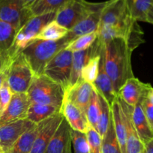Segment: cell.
<instances>
[{
  "label": "cell",
  "mask_w": 153,
  "mask_h": 153,
  "mask_svg": "<svg viewBox=\"0 0 153 153\" xmlns=\"http://www.w3.org/2000/svg\"><path fill=\"white\" fill-rule=\"evenodd\" d=\"M102 43L98 37L95 42L89 48L85 50L73 52L70 87L74 85L81 79L80 75L82 68L90 61L91 58L100 53Z\"/></svg>",
  "instance_id": "cell-15"
},
{
  "label": "cell",
  "mask_w": 153,
  "mask_h": 153,
  "mask_svg": "<svg viewBox=\"0 0 153 153\" xmlns=\"http://www.w3.org/2000/svg\"><path fill=\"white\" fill-rule=\"evenodd\" d=\"M152 88L148 83H143L134 76L128 79L118 91L117 96L126 105L134 108L147 98L148 92Z\"/></svg>",
  "instance_id": "cell-11"
},
{
  "label": "cell",
  "mask_w": 153,
  "mask_h": 153,
  "mask_svg": "<svg viewBox=\"0 0 153 153\" xmlns=\"http://www.w3.org/2000/svg\"><path fill=\"white\" fill-rule=\"evenodd\" d=\"M111 116L115 128L116 134L122 153H125L127 141V127H126L125 115L123 111L118 97L115 99L110 105Z\"/></svg>",
  "instance_id": "cell-19"
},
{
  "label": "cell",
  "mask_w": 153,
  "mask_h": 153,
  "mask_svg": "<svg viewBox=\"0 0 153 153\" xmlns=\"http://www.w3.org/2000/svg\"><path fill=\"white\" fill-rule=\"evenodd\" d=\"M69 30L63 27L56 20L52 21L40 31L34 40L56 41L65 37Z\"/></svg>",
  "instance_id": "cell-27"
},
{
  "label": "cell",
  "mask_w": 153,
  "mask_h": 153,
  "mask_svg": "<svg viewBox=\"0 0 153 153\" xmlns=\"http://www.w3.org/2000/svg\"><path fill=\"white\" fill-rule=\"evenodd\" d=\"M105 4L106 1L91 2L86 0H68L56 12L55 20L70 30L90 13L103 8Z\"/></svg>",
  "instance_id": "cell-5"
},
{
  "label": "cell",
  "mask_w": 153,
  "mask_h": 153,
  "mask_svg": "<svg viewBox=\"0 0 153 153\" xmlns=\"http://www.w3.org/2000/svg\"><path fill=\"white\" fill-rule=\"evenodd\" d=\"M98 37V31H94L89 34L80 36L69 43L68 46H67V49H70L73 52L85 50L89 48L95 42Z\"/></svg>",
  "instance_id": "cell-34"
},
{
  "label": "cell",
  "mask_w": 153,
  "mask_h": 153,
  "mask_svg": "<svg viewBox=\"0 0 153 153\" xmlns=\"http://www.w3.org/2000/svg\"><path fill=\"white\" fill-rule=\"evenodd\" d=\"M34 73L22 52L13 56L8 69L7 83L13 94L27 93Z\"/></svg>",
  "instance_id": "cell-6"
},
{
  "label": "cell",
  "mask_w": 153,
  "mask_h": 153,
  "mask_svg": "<svg viewBox=\"0 0 153 153\" xmlns=\"http://www.w3.org/2000/svg\"><path fill=\"white\" fill-rule=\"evenodd\" d=\"M146 22L153 25V3H152V7H151V9H150L149 12H148Z\"/></svg>",
  "instance_id": "cell-41"
},
{
  "label": "cell",
  "mask_w": 153,
  "mask_h": 153,
  "mask_svg": "<svg viewBox=\"0 0 153 153\" xmlns=\"http://www.w3.org/2000/svg\"><path fill=\"white\" fill-rule=\"evenodd\" d=\"M72 61L73 52L65 48L58 52L48 62L44 70V74L67 90L70 87Z\"/></svg>",
  "instance_id": "cell-8"
},
{
  "label": "cell",
  "mask_w": 153,
  "mask_h": 153,
  "mask_svg": "<svg viewBox=\"0 0 153 153\" xmlns=\"http://www.w3.org/2000/svg\"><path fill=\"white\" fill-rule=\"evenodd\" d=\"M92 90V85L80 79L74 85L65 90L64 99L76 106L86 114Z\"/></svg>",
  "instance_id": "cell-17"
},
{
  "label": "cell",
  "mask_w": 153,
  "mask_h": 153,
  "mask_svg": "<svg viewBox=\"0 0 153 153\" xmlns=\"http://www.w3.org/2000/svg\"><path fill=\"white\" fill-rule=\"evenodd\" d=\"M44 153H72L71 128L63 119Z\"/></svg>",
  "instance_id": "cell-16"
},
{
  "label": "cell",
  "mask_w": 153,
  "mask_h": 153,
  "mask_svg": "<svg viewBox=\"0 0 153 153\" xmlns=\"http://www.w3.org/2000/svg\"><path fill=\"white\" fill-rule=\"evenodd\" d=\"M99 100H100V114H99L98 120L96 131H98L100 136L103 137L105 133L107 131L109 127L110 122L111 119V109L106 99L98 93Z\"/></svg>",
  "instance_id": "cell-29"
},
{
  "label": "cell",
  "mask_w": 153,
  "mask_h": 153,
  "mask_svg": "<svg viewBox=\"0 0 153 153\" xmlns=\"http://www.w3.org/2000/svg\"><path fill=\"white\" fill-rule=\"evenodd\" d=\"M13 93L10 91L7 80L4 82L0 89V116L2 114L11 100Z\"/></svg>",
  "instance_id": "cell-37"
},
{
  "label": "cell",
  "mask_w": 153,
  "mask_h": 153,
  "mask_svg": "<svg viewBox=\"0 0 153 153\" xmlns=\"http://www.w3.org/2000/svg\"><path fill=\"white\" fill-rule=\"evenodd\" d=\"M64 119L62 114H56L38 123V132L30 153H44L50 141Z\"/></svg>",
  "instance_id": "cell-12"
},
{
  "label": "cell",
  "mask_w": 153,
  "mask_h": 153,
  "mask_svg": "<svg viewBox=\"0 0 153 153\" xmlns=\"http://www.w3.org/2000/svg\"><path fill=\"white\" fill-rule=\"evenodd\" d=\"M101 52V51H100ZM100 53L93 57L90 61L86 64L81 71L80 78L85 82L93 85L98 75L99 65H100Z\"/></svg>",
  "instance_id": "cell-33"
},
{
  "label": "cell",
  "mask_w": 153,
  "mask_h": 153,
  "mask_svg": "<svg viewBox=\"0 0 153 153\" xmlns=\"http://www.w3.org/2000/svg\"><path fill=\"white\" fill-rule=\"evenodd\" d=\"M98 37L101 43H106L113 39H122L128 43L132 51L145 42L142 28L137 21L132 17L119 25L98 28Z\"/></svg>",
  "instance_id": "cell-4"
},
{
  "label": "cell",
  "mask_w": 153,
  "mask_h": 153,
  "mask_svg": "<svg viewBox=\"0 0 153 153\" xmlns=\"http://www.w3.org/2000/svg\"><path fill=\"white\" fill-rule=\"evenodd\" d=\"M101 153H122L116 134L112 116L107 131L102 137Z\"/></svg>",
  "instance_id": "cell-30"
},
{
  "label": "cell",
  "mask_w": 153,
  "mask_h": 153,
  "mask_svg": "<svg viewBox=\"0 0 153 153\" xmlns=\"http://www.w3.org/2000/svg\"><path fill=\"white\" fill-rule=\"evenodd\" d=\"M92 85L97 90L98 92L101 94L106 99L110 105H111L112 102L117 97V94L116 93L115 90H114L112 81H111L110 78L109 77V76L106 73V70H105L101 52H100V65H99L98 75L97 79L94 81V84Z\"/></svg>",
  "instance_id": "cell-22"
},
{
  "label": "cell",
  "mask_w": 153,
  "mask_h": 153,
  "mask_svg": "<svg viewBox=\"0 0 153 153\" xmlns=\"http://www.w3.org/2000/svg\"><path fill=\"white\" fill-rule=\"evenodd\" d=\"M32 16L23 0H0V19L13 25L16 31Z\"/></svg>",
  "instance_id": "cell-9"
},
{
  "label": "cell",
  "mask_w": 153,
  "mask_h": 153,
  "mask_svg": "<svg viewBox=\"0 0 153 153\" xmlns=\"http://www.w3.org/2000/svg\"><path fill=\"white\" fill-rule=\"evenodd\" d=\"M100 100H99L98 92L93 86L92 92L91 100L87 107L86 111V117L88 125L93 128L96 129L98 120L99 114H100Z\"/></svg>",
  "instance_id": "cell-32"
},
{
  "label": "cell",
  "mask_w": 153,
  "mask_h": 153,
  "mask_svg": "<svg viewBox=\"0 0 153 153\" xmlns=\"http://www.w3.org/2000/svg\"><path fill=\"white\" fill-rule=\"evenodd\" d=\"M147 99L149 101V102L151 103L153 105V88L150 90V91L148 92V96H147Z\"/></svg>",
  "instance_id": "cell-42"
},
{
  "label": "cell",
  "mask_w": 153,
  "mask_h": 153,
  "mask_svg": "<svg viewBox=\"0 0 153 153\" xmlns=\"http://www.w3.org/2000/svg\"><path fill=\"white\" fill-rule=\"evenodd\" d=\"M31 103L26 93L13 94L8 106L0 116V126L26 119Z\"/></svg>",
  "instance_id": "cell-14"
},
{
  "label": "cell",
  "mask_w": 153,
  "mask_h": 153,
  "mask_svg": "<svg viewBox=\"0 0 153 153\" xmlns=\"http://www.w3.org/2000/svg\"><path fill=\"white\" fill-rule=\"evenodd\" d=\"M61 113L71 129L86 133L89 125L86 114L80 109L64 98L61 108Z\"/></svg>",
  "instance_id": "cell-18"
},
{
  "label": "cell",
  "mask_w": 153,
  "mask_h": 153,
  "mask_svg": "<svg viewBox=\"0 0 153 153\" xmlns=\"http://www.w3.org/2000/svg\"><path fill=\"white\" fill-rule=\"evenodd\" d=\"M27 95L32 103L56 106L62 108L65 89L46 75L34 76Z\"/></svg>",
  "instance_id": "cell-3"
},
{
  "label": "cell",
  "mask_w": 153,
  "mask_h": 153,
  "mask_svg": "<svg viewBox=\"0 0 153 153\" xmlns=\"http://www.w3.org/2000/svg\"><path fill=\"white\" fill-rule=\"evenodd\" d=\"M130 119L140 138L145 145L153 138V128L146 117L141 102L134 108L130 107Z\"/></svg>",
  "instance_id": "cell-20"
},
{
  "label": "cell",
  "mask_w": 153,
  "mask_h": 153,
  "mask_svg": "<svg viewBox=\"0 0 153 153\" xmlns=\"http://www.w3.org/2000/svg\"><path fill=\"white\" fill-rule=\"evenodd\" d=\"M71 40L65 36L56 41L34 40L22 51V54L32 70L34 76L44 74L45 67L50 61L62 49L67 48Z\"/></svg>",
  "instance_id": "cell-2"
},
{
  "label": "cell",
  "mask_w": 153,
  "mask_h": 153,
  "mask_svg": "<svg viewBox=\"0 0 153 153\" xmlns=\"http://www.w3.org/2000/svg\"><path fill=\"white\" fill-rule=\"evenodd\" d=\"M86 134L89 146V153H101L102 137L98 131L89 126Z\"/></svg>",
  "instance_id": "cell-36"
},
{
  "label": "cell",
  "mask_w": 153,
  "mask_h": 153,
  "mask_svg": "<svg viewBox=\"0 0 153 153\" xmlns=\"http://www.w3.org/2000/svg\"><path fill=\"white\" fill-rule=\"evenodd\" d=\"M38 125L26 131L16 140L8 153H30L33 143L38 132Z\"/></svg>",
  "instance_id": "cell-28"
},
{
  "label": "cell",
  "mask_w": 153,
  "mask_h": 153,
  "mask_svg": "<svg viewBox=\"0 0 153 153\" xmlns=\"http://www.w3.org/2000/svg\"><path fill=\"white\" fill-rule=\"evenodd\" d=\"M67 1L68 0H38L30 8V11L32 16L53 12L56 13Z\"/></svg>",
  "instance_id": "cell-31"
},
{
  "label": "cell",
  "mask_w": 153,
  "mask_h": 153,
  "mask_svg": "<svg viewBox=\"0 0 153 153\" xmlns=\"http://www.w3.org/2000/svg\"><path fill=\"white\" fill-rule=\"evenodd\" d=\"M16 28L0 19V55L5 58L11 49L16 36Z\"/></svg>",
  "instance_id": "cell-26"
},
{
  "label": "cell",
  "mask_w": 153,
  "mask_h": 153,
  "mask_svg": "<svg viewBox=\"0 0 153 153\" xmlns=\"http://www.w3.org/2000/svg\"><path fill=\"white\" fill-rule=\"evenodd\" d=\"M118 100L125 115L126 127H127L125 153H145V145L140 138L130 119V107L126 105L119 98Z\"/></svg>",
  "instance_id": "cell-21"
},
{
  "label": "cell",
  "mask_w": 153,
  "mask_h": 153,
  "mask_svg": "<svg viewBox=\"0 0 153 153\" xmlns=\"http://www.w3.org/2000/svg\"><path fill=\"white\" fill-rule=\"evenodd\" d=\"M60 112L61 108L59 107L49 105L31 103L27 112L26 120L37 125Z\"/></svg>",
  "instance_id": "cell-24"
},
{
  "label": "cell",
  "mask_w": 153,
  "mask_h": 153,
  "mask_svg": "<svg viewBox=\"0 0 153 153\" xmlns=\"http://www.w3.org/2000/svg\"><path fill=\"white\" fill-rule=\"evenodd\" d=\"M130 16L137 22H146L153 0H124Z\"/></svg>",
  "instance_id": "cell-25"
},
{
  "label": "cell",
  "mask_w": 153,
  "mask_h": 153,
  "mask_svg": "<svg viewBox=\"0 0 153 153\" xmlns=\"http://www.w3.org/2000/svg\"><path fill=\"white\" fill-rule=\"evenodd\" d=\"M72 147L74 153H89V146L86 133L71 129Z\"/></svg>",
  "instance_id": "cell-35"
},
{
  "label": "cell",
  "mask_w": 153,
  "mask_h": 153,
  "mask_svg": "<svg viewBox=\"0 0 153 153\" xmlns=\"http://www.w3.org/2000/svg\"><path fill=\"white\" fill-rule=\"evenodd\" d=\"M101 52L105 70L117 94L126 81L134 76L131 66L133 51L124 40L113 39L102 43Z\"/></svg>",
  "instance_id": "cell-1"
},
{
  "label": "cell",
  "mask_w": 153,
  "mask_h": 153,
  "mask_svg": "<svg viewBox=\"0 0 153 153\" xmlns=\"http://www.w3.org/2000/svg\"><path fill=\"white\" fill-rule=\"evenodd\" d=\"M141 104H142V109H143L146 117L147 118L148 123H149L150 125L153 128V105L149 102L147 98H146L141 102Z\"/></svg>",
  "instance_id": "cell-38"
},
{
  "label": "cell",
  "mask_w": 153,
  "mask_h": 153,
  "mask_svg": "<svg viewBox=\"0 0 153 153\" xmlns=\"http://www.w3.org/2000/svg\"><path fill=\"white\" fill-rule=\"evenodd\" d=\"M145 153H153V138L145 144Z\"/></svg>",
  "instance_id": "cell-39"
},
{
  "label": "cell",
  "mask_w": 153,
  "mask_h": 153,
  "mask_svg": "<svg viewBox=\"0 0 153 153\" xmlns=\"http://www.w3.org/2000/svg\"><path fill=\"white\" fill-rule=\"evenodd\" d=\"M38 0H23V2H24V5L26 8L29 9L35 4Z\"/></svg>",
  "instance_id": "cell-40"
},
{
  "label": "cell",
  "mask_w": 153,
  "mask_h": 153,
  "mask_svg": "<svg viewBox=\"0 0 153 153\" xmlns=\"http://www.w3.org/2000/svg\"><path fill=\"white\" fill-rule=\"evenodd\" d=\"M56 15V13L53 12L32 16L17 31L10 51L15 53L20 52L30 42L34 40L47 24L55 20Z\"/></svg>",
  "instance_id": "cell-7"
},
{
  "label": "cell",
  "mask_w": 153,
  "mask_h": 153,
  "mask_svg": "<svg viewBox=\"0 0 153 153\" xmlns=\"http://www.w3.org/2000/svg\"><path fill=\"white\" fill-rule=\"evenodd\" d=\"M28 120L0 126V153H8L22 134L36 126Z\"/></svg>",
  "instance_id": "cell-10"
},
{
  "label": "cell",
  "mask_w": 153,
  "mask_h": 153,
  "mask_svg": "<svg viewBox=\"0 0 153 153\" xmlns=\"http://www.w3.org/2000/svg\"><path fill=\"white\" fill-rule=\"evenodd\" d=\"M4 61V58H3L2 56H1V55H0V73H1Z\"/></svg>",
  "instance_id": "cell-43"
},
{
  "label": "cell",
  "mask_w": 153,
  "mask_h": 153,
  "mask_svg": "<svg viewBox=\"0 0 153 153\" xmlns=\"http://www.w3.org/2000/svg\"><path fill=\"white\" fill-rule=\"evenodd\" d=\"M102 9L92 12L88 15L86 17L74 25L71 29L69 30L66 36L72 41L80 36L89 34L94 31H98L100 25Z\"/></svg>",
  "instance_id": "cell-23"
},
{
  "label": "cell",
  "mask_w": 153,
  "mask_h": 153,
  "mask_svg": "<svg viewBox=\"0 0 153 153\" xmlns=\"http://www.w3.org/2000/svg\"><path fill=\"white\" fill-rule=\"evenodd\" d=\"M130 17L124 0H108L102 9L98 28L119 25Z\"/></svg>",
  "instance_id": "cell-13"
}]
</instances>
